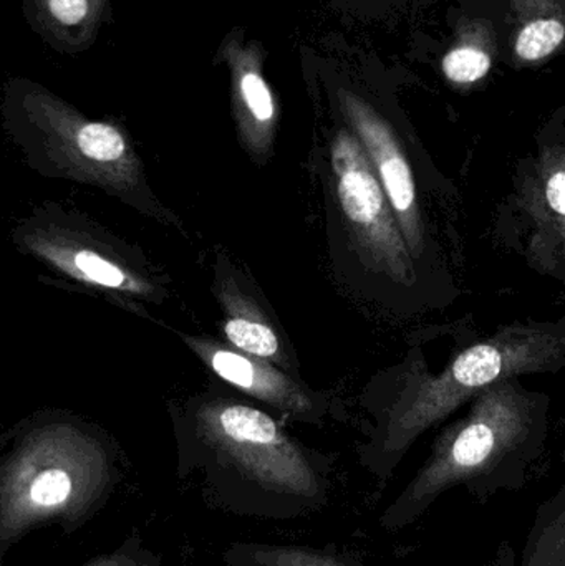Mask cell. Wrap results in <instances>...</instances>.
Masks as SVG:
<instances>
[{
  "label": "cell",
  "instance_id": "obj_1",
  "mask_svg": "<svg viewBox=\"0 0 565 566\" xmlns=\"http://www.w3.org/2000/svg\"><path fill=\"white\" fill-rule=\"evenodd\" d=\"M543 442L540 406L511 379L494 382L474 398L467 418L448 428L378 524L400 532L417 524L441 495L464 491L480 504L500 492L526 485L531 462Z\"/></svg>",
  "mask_w": 565,
  "mask_h": 566
},
{
  "label": "cell",
  "instance_id": "obj_2",
  "mask_svg": "<svg viewBox=\"0 0 565 566\" xmlns=\"http://www.w3.org/2000/svg\"><path fill=\"white\" fill-rule=\"evenodd\" d=\"M209 434L222 464L229 507L261 521L311 517L331 502V468L271 416L229 402L208 416Z\"/></svg>",
  "mask_w": 565,
  "mask_h": 566
},
{
  "label": "cell",
  "instance_id": "obj_3",
  "mask_svg": "<svg viewBox=\"0 0 565 566\" xmlns=\"http://www.w3.org/2000/svg\"><path fill=\"white\" fill-rule=\"evenodd\" d=\"M564 336L540 326H510L464 349L437 378L427 379L362 451L365 468L387 481L428 429L494 382L550 371L563 363Z\"/></svg>",
  "mask_w": 565,
  "mask_h": 566
},
{
  "label": "cell",
  "instance_id": "obj_4",
  "mask_svg": "<svg viewBox=\"0 0 565 566\" xmlns=\"http://www.w3.org/2000/svg\"><path fill=\"white\" fill-rule=\"evenodd\" d=\"M332 172L338 206L355 244L388 277L414 282V255L360 142L350 133L335 136Z\"/></svg>",
  "mask_w": 565,
  "mask_h": 566
},
{
  "label": "cell",
  "instance_id": "obj_5",
  "mask_svg": "<svg viewBox=\"0 0 565 566\" xmlns=\"http://www.w3.org/2000/svg\"><path fill=\"white\" fill-rule=\"evenodd\" d=\"M347 109L408 249L418 258L423 252L425 232L410 163L391 129L364 103L348 99Z\"/></svg>",
  "mask_w": 565,
  "mask_h": 566
},
{
  "label": "cell",
  "instance_id": "obj_6",
  "mask_svg": "<svg viewBox=\"0 0 565 566\" xmlns=\"http://www.w3.org/2000/svg\"><path fill=\"white\" fill-rule=\"evenodd\" d=\"M27 25L62 55L88 52L112 20V0H22Z\"/></svg>",
  "mask_w": 565,
  "mask_h": 566
},
{
  "label": "cell",
  "instance_id": "obj_7",
  "mask_svg": "<svg viewBox=\"0 0 565 566\" xmlns=\"http://www.w3.org/2000/svg\"><path fill=\"white\" fill-rule=\"evenodd\" d=\"M209 365L219 378L279 411L301 419H314L317 415L312 396L264 359L228 348H215L209 352Z\"/></svg>",
  "mask_w": 565,
  "mask_h": 566
},
{
  "label": "cell",
  "instance_id": "obj_8",
  "mask_svg": "<svg viewBox=\"0 0 565 566\" xmlns=\"http://www.w3.org/2000/svg\"><path fill=\"white\" fill-rule=\"evenodd\" d=\"M493 566H565V489L537 507L521 554L501 545Z\"/></svg>",
  "mask_w": 565,
  "mask_h": 566
},
{
  "label": "cell",
  "instance_id": "obj_9",
  "mask_svg": "<svg viewBox=\"0 0 565 566\" xmlns=\"http://www.w3.org/2000/svg\"><path fill=\"white\" fill-rule=\"evenodd\" d=\"M229 566H367L350 555L307 545L248 542L232 547Z\"/></svg>",
  "mask_w": 565,
  "mask_h": 566
},
{
  "label": "cell",
  "instance_id": "obj_10",
  "mask_svg": "<svg viewBox=\"0 0 565 566\" xmlns=\"http://www.w3.org/2000/svg\"><path fill=\"white\" fill-rule=\"evenodd\" d=\"M224 333L229 342L244 355L261 359L279 358L281 355L278 333L262 318L255 306L249 308L242 303L241 308H236V313L226 322Z\"/></svg>",
  "mask_w": 565,
  "mask_h": 566
},
{
  "label": "cell",
  "instance_id": "obj_11",
  "mask_svg": "<svg viewBox=\"0 0 565 566\" xmlns=\"http://www.w3.org/2000/svg\"><path fill=\"white\" fill-rule=\"evenodd\" d=\"M75 146L90 161L116 163L125 158L126 139L112 123L80 118L75 129Z\"/></svg>",
  "mask_w": 565,
  "mask_h": 566
},
{
  "label": "cell",
  "instance_id": "obj_12",
  "mask_svg": "<svg viewBox=\"0 0 565 566\" xmlns=\"http://www.w3.org/2000/svg\"><path fill=\"white\" fill-rule=\"evenodd\" d=\"M534 195L531 205L534 212H546L547 224L556 229L557 234L564 239L565 219V171L563 156L557 163H550L540 172V182L533 186Z\"/></svg>",
  "mask_w": 565,
  "mask_h": 566
},
{
  "label": "cell",
  "instance_id": "obj_13",
  "mask_svg": "<svg viewBox=\"0 0 565 566\" xmlns=\"http://www.w3.org/2000/svg\"><path fill=\"white\" fill-rule=\"evenodd\" d=\"M563 40V23L553 19L537 20L524 27L523 32L517 36L516 52L521 59L534 62L551 55Z\"/></svg>",
  "mask_w": 565,
  "mask_h": 566
},
{
  "label": "cell",
  "instance_id": "obj_14",
  "mask_svg": "<svg viewBox=\"0 0 565 566\" xmlns=\"http://www.w3.org/2000/svg\"><path fill=\"white\" fill-rule=\"evenodd\" d=\"M491 69V59L478 49L453 50L443 60L444 75L454 83H473L483 78Z\"/></svg>",
  "mask_w": 565,
  "mask_h": 566
},
{
  "label": "cell",
  "instance_id": "obj_15",
  "mask_svg": "<svg viewBox=\"0 0 565 566\" xmlns=\"http://www.w3.org/2000/svg\"><path fill=\"white\" fill-rule=\"evenodd\" d=\"M241 96L245 109L258 125H269L274 118V102L261 76L245 73L241 78Z\"/></svg>",
  "mask_w": 565,
  "mask_h": 566
},
{
  "label": "cell",
  "instance_id": "obj_16",
  "mask_svg": "<svg viewBox=\"0 0 565 566\" xmlns=\"http://www.w3.org/2000/svg\"><path fill=\"white\" fill-rule=\"evenodd\" d=\"M70 492H72V481L69 474L55 469L42 472L30 485V499L36 505H45V507L63 504L69 499Z\"/></svg>",
  "mask_w": 565,
  "mask_h": 566
},
{
  "label": "cell",
  "instance_id": "obj_17",
  "mask_svg": "<svg viewBox=\"0 0 565 566\" xmlns=\"http://www.w3.org/2000/svg\"><path fill=\"white\" fill-rule=\"evenodd\" d=\"M73 264L88 281L98 283V285L122 289L126 283L125 274L112 262L105 261L95 252H79L73 258Z\"/></svg>",
  "mask_w": 565,
  "mask_h": 566
}]
</instances>
